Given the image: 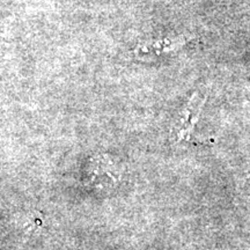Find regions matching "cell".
Listing matches in <instances>:
<instances>
[{"instance_id": "1", "label": "cell", "mask_w": 250, "mask_h": 250, "mask_svg": "<svg viewBox=\"0 0 250 250\" xmlns=\"http://www.w3.org/2000/svg\"><path fill=\"white\" fill-rule=\"evenodd\" d=\"M206 101V96L201 98L198 93H195L181 112L179 121L174 124L170 130V140L174 143L190 142L195 125L201 117L203 107Z\"/></svg>"}, {"instance_id": "2", "label": "cell", "mask_w": 250, "mask_h": 250, "mask_svg": "<svg viewBox=\"0 0 250 250\" xmlns=\"http://www.w3.org/2000/svg\"><path fill=\"white\" fill-rule=\"evenodd\" d=\"M184 43H186V39L182 36L175 37V39L164 37V39L161 40L142 43V44H139L138 48H137L136 54H154L155 56L171 54V52H175L177 49H180Z\"/></svg>"}]
</instances>
